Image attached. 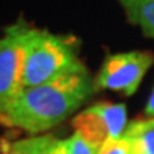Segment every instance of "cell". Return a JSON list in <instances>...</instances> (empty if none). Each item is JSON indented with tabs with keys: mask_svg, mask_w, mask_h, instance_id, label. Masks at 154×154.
<instances>
[{
	"mask_svg": "<svg viewBox=\"0 0 154 154\" xmlns=\"http://www.w3.org/2000/svg\"><path fill=\"white\" fill-rule=\"evenodd\" d=\"M94 91V79L88 69L24 88L0 107V124L20 129L30 135H39L75 113Z\"/></svg>",
	"mask_w": 154,
	"mask_h": 154,
	"instance_id": "1",
	"label": "cell"
},
{
	"mask_svg": "<svg viewBox=\"0 0 154 154\" xmlns=\"http://www.w3.org/2000/svg\"><path fill=\"white\" fill-rule=\"evenodd\" d=\"M87 69L79 55V43L72 36L35 29L27 47L24 88L61 79Z\"/></svg>",
	"mask_w": 154,
	"mask_h": 154,
	"instance_id": "2",
	"label": "cell"
},
{
	"mask_svg": "<svg viewBox=\"0 0 154 154\" xmlns=\"http://www.w3.org/2000/svg\"><path fill=\"white\" fill-rule=\"evenodd\" d=\"M33 30L35 27L19 19L6 27L0 36V107L24 90L27 47Z\"/></svg>",
	"mask_w": 154,
	"mask_h": 154,
	"instance_id": "3",
	"label": "cell"
},
{
	"mask_svg": "<svg viewBox=\"0 0 154 154\" xmlns=\"http://www.w3.org/2000/svg\"><path fill=\"white\" fill-rule=\"evenodd\" d=\"M152 65L154 55L146 51L109 54L94 77L96 91L113 90L126 96H132Z\"/></svg>",
	"mask_w": 154,
	"mask_h": 154,
	"instance_id": "4",
	"label": "cell"
},
{
	"mask_svg": "<svg viewBox=\"0 0 154 154\" xmlns=\"http://www.w3.org/2000/svg\"><path fill=\"white\" fill-rule=\"evenodd\" d=\"M128 126V109L124 104L97 102L82 110L74 116L72 128L74 134L102 148L110 140H116L123 135Z\"/></svg>",
	"mask_w": 154,
	"mask_h": 154,
	"instance_id": "5",
	"label": "cell"
},
{
	"mask_svg": "<svg viewBox=\"0 0 154 154\" xmlns=\"http://www.w3.org/2000/svg\"><path fill=\"white\" fill-rule=\"evenodd\" d=\"M129 22L137 25L145 36L154 38V0H118Z\"/></svg>",
	"mask_w": 154,
	"mask_h": 154,
	"instance_id": "6",
	"label": "cell"
},
{
	"mask_svg": "<svg viewBox=\"0 0 154 154\" xmlns=\"http://www.w3.org/2000/svg\"><path fill=\"white\" fill-rule=\"evenodd\" d=\"M58 138L51 134L30 135L27 138L16 140L2 148L3 154H51Z\"/></svg>",
	"mask_w": 154,
	"mask_h": 154,
	"instance_id": "7",
	"label": "cell"
},
{
	"mask_svg": "<svg viewBox=\"0 0 154 154\" xmlns=\"http://www.w3.org/2000/svg\"><path fill=\"white\" fill-rule=\"evenodd\" d=\"M154 121V118H142V120H134L128 123L126 129L123 132L121 137H118L116 140H110L99 149L97 154H129V149L132 146L134 138L142 132L145 128Z\"/></svg>",
	"mask_w": 154,
	"mask_h": 154,
	"instance_id": "8",
	"label": "cell"
},
{
	"mask_svg": "<svg viewBox=\"0 0 154 154\" xmlns=\"http://www.w3.org/2000/svg\"><path fill=\"white\" fill-rule=\"evenodd\" d=\"M99 148L82 138L79 134H72L71 137L60 140L54 146L51 154H97Z\"/></svg>",
	"mask_w": 154,
	"mask_h": 154,
	"instance_id": "9",
	"label": "cell"
},
{
	"mask_svg": "<svg viewBox=\"0 0 154 154\" xmlns=\"http://www.w3.org/2000/svg\"><path fill=\"white\" fill-rule=\"evenodd\" d=\"M129 154H154V121L134 138Z\"/></svg>",
	"mask_w": 154,
	"mask_h": 154,
	"instance_id": "10",
	"label": "cell"
},
{
	"mask_svg": "<svg viewBox=\"0 0 154 154\" xmlns=\"http://www.w3.org/2000/svg\"><path fill=\"white\" fill-rule=\"evenodd\" d=\"M145 116L146 118H154V88L149 94V99L146 102V107H145Z\"/></svg>",
	"mask_w": 154,
	"mask_h": 154,
	"instance_id": "11",
	"label": "cell"
},
{
	"mask_svg": "<svg viewBox=\"0 0 154 154\" xmlns=\"http://www.w3.org/2000/svg\"><path fill=\"white\" fill-rule=\"evenodd\" d=\"M0 154H3V152H2V151H0Z\"/></svg>",
	"mask_w": 154,
	"mask_h": 154,
	"instance_id": "12",
	"label": "cell"
},
{
	"mask_svg": "<svg viewBox=\"0 0 154 154\" xmlns=\"http://www.w3.org/2000/svg\"><path fill=\"white\" fill-rule=\"evenodd\" d=\"M0 151H2V148H0Z\"/></svg>",
	"mask_w": 154,
	"mask_h": 154,
	"instance_id": "13",
	"label": "cell"
}]
</instances>
